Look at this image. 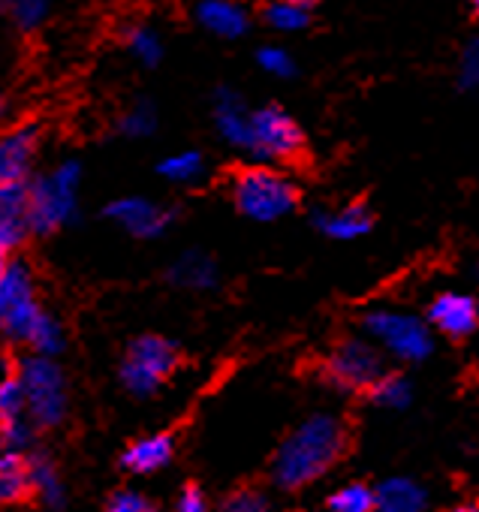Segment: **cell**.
Instances as JSON below:
<instances>
[{
	"label": "cell",
	"mask_w": 479,
	"mask_h": 512,
	"mask_svg": "<svg viewBox=\"0 0 479 512\" xmlns=\"http://www.w3.org/2000/svg\"><path fill=\"white\" fill-rule=\"evenodd\" d=\"M347 449V428L332 413L308 416L275 452L272 482L281 491H299L323 479Z\"/></svg>",
	"instance_id": "obj_1"
},
{
	"label": "cell",
	"mask_w": 479,
	"mask_h": 512,
	"mask_svg": "<svg viewBox=\"0 0 479 512\" xmlns=\"http://www.w3.org/2000/svg\"><path fill=\"white\" fill-rule=\"evenodd\" d=\"M79 187H82V163L61 160L55 169L31 178V229L34 235H55L67 223L79 217Z\"/></svg>",
	"instance_id": "obj_2"
},
{
	"label": "cell",
	"mask_w": 479,
	"mask_h": 512,
	"mask_svg": "<svg viewBox=\"0 0 479 512\" xmlns=\"http://www.w3.org/2000/svg\"><path fill=\"white\" fill-rule=\"evenodd\" d=\"M232 202L254 223H275L299 208V187L272 166H248L232 178Z\"/></svg>",
	"instance_id": "obj_3"
},
{
	"label": "cell",
	"mask_w": 479,
	"mask_h": 512,
	"mask_svg": "<svg viewBox=\"0 0 479 512\" xmlns=\"http://www.w3.org/2000/svg\"><path fill=\"white\" fill-rule=\"evenodd\" d=\"M362 332L386 356L407 362V365H419L434 353V335H431L428 320L404 314V311L374 308L362 317Z\"/></svg>",
	"instance_id": "obj_4"
},
{
	"label": "cell",
	"mask_w": 479,
	"mask_h": 512,
	"mask_svg": "<svg viewBox=\"0 0 479 512\" xmlns=\"http://www.w3.org/2000/svg\"><path fill=\"white\" fill-rule=\"evenodd\" d=\"M43 311L31 266L22 256H7L0 266V332L10 344H25Z\"/></svg>",
	"instance_id": "obj_5"
},
{
	"label": "cell",
	"mask_w": 479,
	"mask_h": 512,
	"mask_svg": "<svg viewBox=\"0 0 479 512\" xmlns=\"http://www.w3.org/2000/svg\"><path fill=\"white\" fill-rule=\"evenodd\" d=\"M16 374L28 392V416L37 428H58L67 419L70 398H67V377L52 356L28 353L19 356Z\"/></svg>",
	"instance_id": "obj_6"
},
{
	"label": "cell",
	"mask_w": 479,
	"mask_h": 512,
	"mask_svg": "<svg viewBox=\"0 0 479 512\" xmlns=\"http://www.w3.org/2000/svg\"><path fill=\"white\" fill-rule=\"evenodd\" d=\"M178 359H181V350L172 338L139 335L127 344L124 362L118 368V380L130 395L148 398L172 377V371L178 368Z\"/></svg>",
	"instance_id": "obj_7"
},
{
	"label": "cell",
	"mask_w": 479,
	"mask_h": 512,
	"mask_svg": "<svg viewBox=\"0 0 479 512\" xmlns=\"http://www.w3.org/2000/svg\"><path fill=\"white\" fill-rule=\"evenodd\" d=\"M383 374V353L371 338H344L323 362V380L338 392H371Z\"/></svg>",
	"instance_id": "obj_8"
},
{
	"label": "cell",
	"mask_w": 479,
	"mask_h": 512,
	"mask_svg": "<svg viewBox=\"0 0 479 512\" xmlns=\"http://www.w3.org/2000/svg\"><path fill=\"white\" fill-rule=\"evenodd\" d=\"M302 151H305V133L287 109L275 103L254 109L251 145H248V154L254 160H260L263 166H272V163L296 160Z\"/></svg>",
	"instance_id": "obj_9"
},
{
	"label": "cell",
	"mask_w": 479,
	"mask_h": 512,
	"mask_svg": "<svg viewBox=\"0 0 479 512\" xmlns=\"http://www.w3.org/2000/svg\"><path fill=\"white\" fill-rule=\"evenodd\" d=\"M106 220L118 223L124 232H130L133 238H142V241H151V238H160L178 217V211L172 205H160L148 196H121V199H112L106 208H103Z\"/></svg>",
	"instance_id": "obj_10"
},
{
	"label": "cell",
	"mask_w": 479,
	"mask_h": 512,
	"mask_svg": "<svg viewBox=\"0 0 479 512\" xmlns=\"http://www.w3.org/2000/svg\"><path fill=\"white\" fill-rule=\"evenodd\" d=\"M37 151H40V127L34 121L7 130V136L0 139V184L31 181Z\"/></svg>",
	"instance_id": "obj_11"
},
{
	"label": "cell",
	"mask_w": 479,
	"mask_h": 512,
	"mask_svg": "<svg viewBox=\"0 0 479 512\" xmlns=\"http://www.w3.org/2000/svg\"><path fill=\"white\" fill-rule=\"evenodd\" d=\"M425 320H428L431 329H437L446 338H467L479 326V305L467 293H455V290L452 293H440L428 305Z\"/></svg>",
	"instance_id": "obj_12"
},
{
	"label": "cell",
	"mask_w": 479,
	"mask_h": 512,
	"mask_svg": "<svg viewBox=\"0 0 479 512\" xmlns=\"http://www.w3.org/2000/svg\"><path fill=\"white\" fill-rule=\"evenodd\" d=\"M211 109H214L211 115H214V130H217L220 142H226L229 148L248 151L254 109L245 103V97L238 91H232V88H217Z\"/></svg>",
	"instance_id": "obj_13"
},
{
	"label": "cell",
	"mask_w": 479,
	"mask_h": 512,
	"mask_svg": "<svg viewBox=\"0 0 479 512\" xmlns=\"http://www.w3.org/2000/svg\"><path fill=\"white\" fill-rule=\"evenodd\" d=\"M193 22L220 40H238L251 31V10L242 0H193Z\"/></svg>",
	"instance_id": "obj_14"
},
{
	"label": "cell",
	"mask_w": 479,
	"mask_h": 512,
	"mask_svg": "<svg viewBox=\"0 0 479 512\" xmlns=\"http://www.w3.org/2000/svg\"><path fill=\"white\" fill-rule=\"evenodd\" d=\"M308 220L317 232H323L326 238H335V241H356V238L368 235L374 226V217H371L368 205H362V202H353L344 208L317 205V208H311Z\"/></svg>",
	"instance_id": "obj_15"
},
{
	"label": "cell",
	"mask_w": 479,
	"mask_h": 512,
	"mask_svg": "<svg viewBox=\"0 0 479 512\" xmlns=\"http://www.w3.org/2000/svg\"><path fill=\"white\" fill-rule=\"evenodd\" d=\"M166 281L178 290L208 293L220 284V272H217V263L205 250H184L166 269Z\"/></svg>",
	"instance_id": "obj_16"
},
{
	"label": "cell",
	"mask_w": 479,
	"mask_h": 512,
	"mask_svg": "<svg viewBox=\"0 0 479 512\" xmlns=\"http://www.w3.org/2000/svg\"><path fill=\"white\" fill-rule=\"evenodd\" d=\"M175 452V440L169 434H151V437H139L133 440L124 455H121V467L139 476H148L160 467H166L172 461Z\"/></svg>",
	"instance_id": "obj_17"
},
{
	"label": "cell",
	"mask_w": 479,
	"mask_h": 512,
	"mask_svg": "<svg viewBox=\"0 0 479 512\" xmlns=\"http://www.w3.org/2000/svg\"><path fill=\"white\" fill-rule=\"evenodd\" d=\"M377 512H425V488L416 479L392 476L377 488Z\"/></svg>",
	"instance_id": "obj_18"
},
{
	"label": "cell",
	"mask_w": 479,
	"mask_h": 512,
	"mask_svg": "<svg viewBox=\"0 0 479 512\" xmlns=\"http://www.w3.org/2000/svg\"><path fill=\"white\" fill-rule=\"evenodd\" d=\"M317 0H269L263 7V22L278 34L305 31L314 19Z\"/></svg>",
	"instance_id": "obj_19"
},
{
	"label": "cell",
	"mask_w": 479,
	"mask_h": 512,
	"mask_svg": "<svg viewBox=\"0 0 479 512\" xmlns=\"http://www.w3.org/2000/svg\"><path fill=\"white\" fill-rule=\"evenodd\" d=\"M34 491L31 479V461L19 452H4L0 458V500L4 503H22Z\"/></svg>",
	"instance_id": "obj_20"
},
{
	"label": "cell",
	"mask_w": 479,
	"mask_h": 512,
	"mask_svg": "<svg viewBox=\"0 0 479 512\" xmlns=\"http://www.w3.org/2000/svg\"><path fill=\"white\" fill-rule=\"evenodd\" d=\"M31 461V479H34V494L49 506V509H64L67 503V488H64V479L55 467V461L43 452H34L28 455Z\"/></svg>",
	"instance_id": "obj_21"
},
{
	"label": "cell",
	"mask_w": 479,
	"mask_h": 512,
	"mask_svg": "<svg viewBox=\"0 0 479 512\" xmlns=\"http://www.w3.org/2000/svg\"><path fill=\"white\" fill-rule=\"evenodd\" d=\"M25 347H28L31 353L58 359V356L67 350V329H64V323H61L52 311H43V317H40L37 326L31 329Z\"/></svg>",
	"instance_id": "obj_22"
},
{
	"label": "cell",
	"mask_w": 479,
	"mask_h": 512,
	"mask_svg": "<svg viewBox=\"0 0 479 512\" xmlns=\"http://www.w3.org/2000/svg\"><path fill=\"white\" fill-rule=\"evenodd\" d=\"M157 175L172 181V184H196L205 175V157L199 151H193V148L166 154L157 163Z\"/></svg>",
	"instance_id": "obj_23"
},
{
	"label": "cell",
	"mask_w": 479,
	"mask_h": 512,
	"mask_svg": "<svg viewBox=\"0 0 479 512\" xmlns=\"http://www.w3.org/2000/svg\"><path fill=\"white\" fill-rule=\"evenodd\" d=\"M124 43H127L130 55H133L142 67H148V70H154V67L163 61V40H160V34H157L154 28H148V25H130V28L124 31Z\"/></svg>",
	"instance_id": "obj_24"
},
{
	"label": "cell",
	"mask_w": 479,
	"mask_h": 512,
	"mask_svg": "<svg viewBox=\"0 0 479 512\" xmlns=\"http://www.w3.org/2000/svg\"><path fill=\"white\" fill-rule=\"evenodd\" d=\"M55 0H4V13L22 34H34L52 16Z\"/></svg>",
	"instance_id": "obj_25"
},
{
	"label": "cell",
	"mask_w": 479,
	"mask_h": 512,
	"mask_svg": "<svg viewBox=\"0 0 479 512\" xmlns=\"http://www.w3.org/2000/svg\"><path fill=\"white\" fill-rule=\"evenodd\" d=\"M157 106L151 100H136L121 118H118V133L124 139H148L157 133Z\"/></svg>",
	"instance_id": "obj_26"
},
{
	"label": "cell",
	"mask_w": 479,
	"mask_h": 512,
	"mask_svg": "<svg viewBox=\"0 0 479 512\" xmlns=\"http://www.w3.org/2000/svg\"><path fill=\"white\" fill-rule=\"evenodd\" d=\"M371 401L383 410H407L413 401V386L401 374H383L371 389Z\"/></svg>",
	"instance_id": "obj_27"
},
{
	"label": "cell",
	"mask_w": 479,
	"mask_h": 512,
	"mask_svg": "<svg viewBox=\"0 0 479 512\" xmlns=\"http://www.w3.org/2000/svg\"><path fill=\"white\" fill-rule=\"evenodd\" d=\"M329 512H377V491L362 482H347L329 497Z\"/></svg>",
	"instance_id": "obj_28"
},
{
	"label": "cell",
	"mask_w": 479,
	"mask_h": 512,
	"mask_svg": "<svg viewBox=\"0 0 479 512\" xmlns=\"http://www.w3.org/2000/svg\"><path fill=\"white\" fill-rule=\"evenodd\" d=\"M28 416V392L16 374V368H7L0 380V419H19Z\"/></svg>",
	"instance_id": "obj_29"
},
{
	"label": "cell",
	"mask_w": 479,
	"mask_h": 512,
	"mask_svg": "<svg viewBox=\"0 0 479 512\" xmlns=\"http://www.w3.org/2000/svg\"><path fill=\"white\" fill-rule=\"evenodd\" d=\"M34 419L31 416H19V419H0V440H4V452H19L28 455V449L34 446Z\"/></svg>",
	"instance_id": "obj_30"
},
{
	"label": "cell",
	"mask_w": 479,
	"mask_h": 512,
	"mask_svg": "<svg viewBox=\"0 0 479 512\" xmlns=\"http://www.w3.org/2000/svg\"><path fill=\"white\" fill-rule=\"evenodd\" d=\"M257 64L263 73L275 76V79H293L296 76V58L284 49V46H263L257 49Z\"/></svg>",
	"instance_id": "obj_31"
},
{
	"label": "cell",
	"mask_w": 479,
	"mask_h": 512,
	"mask_svg": "<svg viewBox=\"0 0 479 512\" xmlns=\"http://www.w3.org/2000/svg\"><path fill=\"white\" fill-rule=\"evenodd\" d=\"M223 512H275V506L263 491L242 488V491L229 494V500L223 503Z\"/></svg>",
	"instance_id": "obj_32"
},
{
	"label": "cell",
	"mask_w": 479,
	"mask_h": 512,
	"mask_svg": "<svg viewBox=\"0 0 479 512\" xmlns=\"http://www.w3.org/2000/svg\"><path fill=\"white\" fill-rule=\"evenodd\" d=\"M458 85L461 91H476L479 88V37L470 40L461 52L458 61Z\"/></svg>",
	"instance_id": "obj_33"
},
{
	"label": "cell",
	"mask_w": 479,
	"mask_h": 512,
	"mask_svg": "<svg viewBox=\"0 0 479 512\" xmlns=\"http://www.w3.org/2000/svg\"><path fill=\"white\" fill-rule=\"evenodd\" d=\"M109 512H157V506L139 491H115L109 500Z\"/></svg>",
	"instance_id": "obj_34"
},
{
	"label": "cell",
	"mask_w": 479,
	"mask_h": 512,
	"mask_svg": "<svg viewBox=\"0 0 479 512\" xmlns=\"http://www.w3.org/2000/svg\"><path fill=\"white\" fill-rule=\"evenodd\" d=\"M175 512H211V509H208V500L199 485H184L181 497L175 503Z\"/></svg>",
	"instance_id": "obj_35"
},
{
	"label": "cell",
	"mask_w": 479,
	"mask_h": 512,
	"mask_svg": "<svg viewBox=\"0 0 479 512\" xmlns=\"http://www.w3.org/2000/svg\"><path fill=\"white\" fill-rule=\"evenodd\" d=\"M449 512H479V506H476V503H461V506H455V509H449Z\"/></svg>",
	"instance_id": "obj_36"
},
{
	"label": "cell",
	"mask_w": 479,
	"mask_h": 512,
	"mask_svg": "<svg viewBox=\"0 0 479 512\" xmlns=\"http://www.w3.org/2000/svg\"><path fill=\"white\" fill-rule=\"evenodd\" d=\"M473 275H476V281H479V263L473 266Z\"/></svg>",
	"instance_id": "obj_37"
},
{
	"label": "cell",
	"mask_w": 479,
	"mask_h": 512,
	"mask_svg": "<svg viewBox=\"0 0 479 512\" xmlns=\"http://www.w3.org/2000/svg\"><path fill=\"white\" fill-rule=\"evenodd\" d=\"M470 4H473V10H479V0H470Z\"/></svg>",
	"instance_id": "obj_38"
},
{
	"label": "cell",
	"mask_w": 479,
	"mask_h": 512,
	"mask_svg": "<svg viewBox=\"0 0 479 512\" xmlns=\"http://www.w3.org/2000/svg\"><path fill=\"white\" fill-rule=\"evenodd\" d=\"M106 512H109V509H106Z\"/></svg>",
	"instance_id": "obj_39"
}]
</instances>
